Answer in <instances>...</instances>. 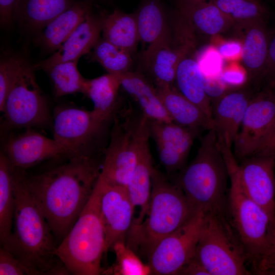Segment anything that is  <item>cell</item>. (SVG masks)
<instances>
[{"mask_svg": "<svg viewBox=\"0 0 275 275\" xmlns=\"http://www.w3.org/2000/svg\"><path fill=\"white\" fill-rule=\"evenodd\" d=\"M76 2L75 0H17L14 19L31 31H40Z\"/></svg>", "mask_w": 275, "mask_h": 275, "instance_id": "cell-27", "label": "cell"}, {"mask_svg": "<svg viewBox=\"0 0 275 275\" xmlns=\"http://www.w3.org/2000/svg\"><path fill=\"white\" fill-rule=\"evenodd\" d=\"M196 58L202 76H215L222 73L224 59L217 48L212 46L206 47Z\"/></svg>", "mask_w": 275, "mask_h": 275, "instance_id": "cell-37", "label": "cell"}, {"mask_svg": "<svg viewBox=\"0 0 275 275\" xmlns=\"http://www.w3.org/2000/svg\"><path fill=\"white\" fill-rule=\"evenodd\" d=\"M274 155H275V153H274Z\"/></svg>", "mask_w": 275, "mask_h": 275, "instance_id": "cell-47", "label": "cell"}, {"mask_svg": "<svg viewBox=\"0 0 275 275\" xmlns=\"http://www.w3.org/2000/svg\"><path fill=\"white\" fill-rule=\"evenodd\" d=\"M90 13L88 1H76L45 26L36 38L37 43L47 51H56Z\"/></svg>", "mask_w": 275, "mask_h": 275, "instance_id": "cell-25", "label": "cell"}, {"mask_svg": "<svg viewBox=\"0 0 275 275\" xmlns=\"http://www.w3.org/2000/svg\"><path fill=\"white\" fill-rule=\"evenodd\" d=\"M242 44L241 58L248 74V80L264 81L270 38L264 22L246 26Z\"/></svg>", "mask_w": 275, "mask_h": 275, "instance_id": "cell-24", "label": "cell"}, {"mask_svg": "<svg viewBox=\"0 0 275 275\" xmlns=\"http://www.w3.org/2000/svg\"><path fill=\"white\" fill-rule=\"evenodd\" d=\"M229 177L228 211L230 221L248 255L251 266L265 254L270 218L246 193L238 176L232 148L221 144Z\"/></svg>", "mask_w": 275, "mask_h": 275, "instance_id": "cell-7", "label": "cell"}, {"mask_svg": "<svg viewBox=\"0 0 275 275\" xmlns=\"http://www.w3.org/2000/svg\"><path fill=\"white\" fill-rule=\"evenodd\" d=\"M178 12L194 32L208 36L224 32L233 22L210 0H183Z\"/></svg>", "mask_w": 275, "mask_h": 275, "instance_id": "cell-22", "label": "cell"}, {"mask_svg": "<svg viewBox=\"0 0 275 275\" xmlns=\"http://www.w3.org/2000/svg\"><path fill=\"white\" fill-rule=\"evenodd\" d=\"M118 75L121 87L136 102L145 117L152 121L173 122L156 87L143 74L130 71Z\"/></svg>", "mask_w": 275, "mask_h": 275, "instance_id": "cell-21", "label": "cell"}, {"mask_svg": "<svg viewBox=\"0 0 275 275\" xmlns=\"http://www.w3.org/2000/svg\"><path fill=\"white\" fill-rule=\"evenodd\" d=\"M134 13L140 41L146 49L160 41L169 32L170 23L159 0H146Z\"/></svg>", "mask_w": 275, "mask_h": 275, "instance_id": "cell-29", "label": "cell"}, {"mask_svg": "<svg viewBox=\"0 0 275 275\" xmlns=\"http://www.w3.org/2000/svg\"><path fill=\"white\" fill-rule=\"evenodd\" d=\"M198 212L178 183L170 181L154 167L146 216L141 225L129 230L126 244L133 251H140L148 257L162 239Z\"/></svg>", "mask_w": 275, "mask_h": 275, "instance_id": "cell-4", "label": "cell"}, {"mask_svg": "<svg viewBox=\"0 0 275 275\" xmlns=\"http://www.w3.org/2000/svg\"><path fill=\"white\" fill-rule=\"evenodd\" d=\"M275 153V124L263 139L256 154H274Z\"/></svg>", "mask_w": 275, "mask_h": 275, "instance_id": "cell-45", "label": "cell"}, {"mask_svg": "<svg viewBox=\"0 0 275 275\" xmlns=\"http://www.w3.org/2000/svg\"><path fill=\"white\" fill-rule=\"evenodd\" d=\"M251 267L252 274L275 275V254L262 257Z\"/></svg>", "mask_w": 275, "mask_h": 275, "instance_id": "cell-41", "label": "cell"}, {"mask_svg": "<svg viewBox=\"0 0 275 275\" xmlns=\"http://www.w3.org/2000/svg\"><path fill=\"white\" fill-rule=\"evenodd\" d=\"M102 163L96 156H74L23 181L60 243L70 232L94 191Z\"/></svg>", "mask_w": 275, "mask_h": 275, "instance_id": "cell-1", "label": "cell"}, {"mask_svg": "<svg viewBox=\"0 0 275 275\" xmlns=\"http://www.w3.org/2000/svg\"><path fill=\"white\" fill-rule=\"evenodd\" d=\"M150 134L159 160L168 173L181 172L199 131L174 122L150 120Z\"/></svg>", "mask_w": 275, "mask_h": 275, "instance_id": "cell-15", "label": "cell"}, {"mask_svg": "<svg viewBox=\"0 0 275 275\" xmlns=\"http://www.w3.org/2000/svg\"><path fill=\"white\" fill-rule=\"evenodd\" d=\"M1 275H33L32 271L9 251L1 247Z\"/></svg>", "mask_w": 275, "mask_h": 275, "instance_id": "cell-38", "label": "cell"}, {"mask_svg": "<svg viewBox=\"0 0 275 275\" xmlns=\"http://www.w3.org/2000/svg\"><path fill=\"white\" fill-rule=\"evenodd\" d=\"M15 209L12 231L2 243L33 275L70 274L54 254L52 231L26 187L20 169L13 167Z\"/></svg>", "mask_w": 275, "mask_h": 275, "instance_id": "cell-2", "label": "cell"}, {"mask_svg": "<svg viewBox=\"0 0 275 275\" xmlns=\"http://www.w3.org/2000/svg\"><path fill=\"white\" fill-rule=\"evenodd\" d=\"M17 0H0V21L1 26L10 24L14 18V12Z\"/></svg>", "mask_w": 275, "mask_h": 275, "instance_id": "cell-43", "label": "cell"}, {"mask_svg": "<svg viewBox=\"0 0 275 275\" xmlns=\"http://www.w3.org/2000/svg\"><path fill=\"white\" fill-rule=\"evenodd\" d=\"M195 256L210 275L252 274L248 255L228 215L205 214Z\"/></svg>", "mask_w": 275, "mask_h": 275, "instance_id": "cell-8", "label": "cell"}, {"mask_svg": "<svg viewBox=\"0 0 275 275\" xmlns=\"http://www.w3.org/2000/svg\"><path fill=\"white\" fill-rule=\"evenodd\" d=\"M185 55L178 65L175 82L177 89L186 98L198 105L212 121L210 99L205 91L202 75L196 58Z\"/></svg>", "mask_w": 275, "mask_h": 275, "instance_id": "cell-28", "label": "cell"}, {"mask_svg": "<svg viewBox=\"0 0 275 275\" xmlns=\"http://www.w3.org/2000/svg\"><path fill=\"white\" fill-rule=\"evenodd\" d=\"M222 76L227 87H240L248 80L246 70L236 64H232L224 67Z\"/></svg>", "mask_w": 275, "mask_h": 275, "instance_id": "cell-39", "label": "cell"}, {"mask_svg": "<svg viewBox=\"0 0 275 275\" xmlns=\"http://www.w3.org/2000/svg\"><path fill=\"white\" fill-rule=\"evenodd\" d=\"M228 182L226 163L215 130L201 139L192 161L180 172L176 181L197 212L228 215Z\"/></svg>", "mask_w": 275, "mask_h": 275, "instance_id": "cell-3", "label": "cell"}, {"mask_svg": "<svg viewBox=\"0 0 275 275\" xmlns=\"http://www.w3.org/2000/svg\"><path fill=\"white\" fill-rule=\"evenodd\" d=\"M102 32L103 39L131 54L140 42L135 13L115 10L103 18Z\"/></svg>", "mask_w": 275, "mask_h": 275, "instance_id": "cell-30", "label": "cell"}, {"mask_svg": "<svg viewBox=\"0 0 275 275\" xmlns=\"http://www.w3.org/2000/svg\"><path fill=\"white\" fill-rule=\"evenodd\" d=\"M120 87L119 75L108 73L86 79L82 93L92 101V111L99 118L111 122L120 107L118 95Z\"/></svg>", "mask_w": 275, "mask_h": 275, "instance_id": "cell-26", "label": "cell"}, {"mask_svg": "<svg viewBox=\"0 0 275 275\" xmlns=\"http://www.w3.org/2000/svg\"><path fill=\"white\" fill-rule=\"evenodd\" d=\"M161 101L173 122L199 132L212 128L211 120L175 86L156 88Z\"/></svg>", "mask_w": 275, "mask_h": 275, "instance_id": "cell-23", "label": "cell"}, {"mask_svg": "<svg viewBox=\"0 0 275 275\" xmlns=\"http://www.w3.org/2000/svg\"><path fill=\"white\" fill-rule=\"evenodd\" d=\"M233 22L246 26L264 22L267 11L258 0H210Z\"/></svg>", "mask_w": 275, "mask_h": 275, "instance_id": "cell-32", "label": "cell"}, {"mask_svg": "<svg viewBox=\"0 0 275 275\" xmlns=\"http://www.w3.org/2000/svg\"><path fill=\"white\" fill-rule=\"evenodd\" d=\"M77 61L60 63L46 71L53 83L56 97L82 92L86 79L77 69Z\"/></svg>", "mask_w": 275, "mask_h": 275, "instance_id": "cell-33", "label": "cell"}, {"mask_svg": "<svg viewBox=\"0 0 275 275\" xmlns=\"http://www.w3.org/2000/svg\"><path fill=\"white\" fill-rule=\"evenodd\" d=\"M102 186L100 217L105 239V253L118 241L126 242L133 210L126 187L109 185L99 176Z\"/></svg>", "mask_w": 275, "mask_h": 275, "instance_id": "cell-16", "label": "cell"}, {"mask_svg": "<svg viewBox=\"0 0 275 275\" xmlns=\"http://www.w3.org/2000/svg\"><path fill=\"white\" fill-rule=\"evenodd\" d=\"M274 91H275V90H274Z\"/></svg>", "mask_w": 275, "mask_h": 275, "instance_id": "cell-48", "label": "cell"}, {"mask_svg": "<svg viewBox=\"0 0 275 275\" xmlns=\"http://www.w3.org/2000/svg\"><path fill=\"white\" fill-rule=\"evenodd\" d=\"M34 68L24 61L6 99L5 128L43 127L51 120L47 101L38 85Z\"/></svg>", "mask_w": 275, "mask_h": 275, "instance_id": "cell-10", "label": "cell"}, {"mask_svg": "<svg viewBox=\"0 0 275 275\" xmlns=\"http://www.w3.org/2000/svg\"><path fill=\"white\" fill-rule=\"evenodd\" d=\"M111 122L99 118L93 111L58 106L53 111V139L68 151L70 157L96 156Z\"/></svg>", "mask_w": 275, "mask_h": 275, "instance_id": "cell-9", "label": "cell"}, {"mask_svg": "<svg viewBox=\"0 0 275 275\" xmlns=\"http://www.w3.org/2000/svg\"><path fill=\"white\" fill-rule=\"evenodd\" d=\"M121 113L114 117L99 177L109 185L126 187L143 148L149 141L150 120L130 109Z\"/></svg>", "mask_w": 275, "mask_h": 275, "instance_id": "cell-6", "label": "cell"}, {"mask_svg": "<svg viewBox=\"0 0 275 275\" xmlns=\"http://www.w3.org/2000/svg\"><path fill=\"white\" fill-rule=\"evenodd\" d=\"M153 168L148 141L143 148L138 163L126 187L133 210L132 224L130 230L141 225L146 216L151 195Z\"/></svg>", "mask_w": 275, "mask_h": 275, "instance_id": "cell-20", "label": "cell"}, {"mask_svg": "<svg viewBox=\"0 0 275 275\" xmlns=\"http://www.w3.org/2000/svg\"><path fill=\"white\" fill-rule=\"evenodd\" d=\"M3 152L13 167L24 170L48 159L70 157L66 149L56 140L31 128L10 136Z\"/></svg>", "mask_w": 275, "mask_h": 275, "instance_id": "cell-17", "label": "cell"}, {"mask_svg": "<svg viewBox=\"0 0 275 275\" xmlns=\"http://www.w3.org/2000/svg\"><path fill=\"white\" fill-rule=\"evenodd\" d=\"M112 249L116 258L112 266L103 270V274L115 275H148L152 274L150 265L144 264L125 242L118 241Z\"/></svg>", "mask_w": 275, "mask_h": 275, "instance_id": "cell-35", "label": "cell"}, {"mask_svg": "<svg viewBox=\"0 0 275 275\" xmlns=\"http://www.w3.org/2000/svg\"><path fill=\"white\" fill-rule=\"evenodd\" d=\"M103 18L89 13L52 56L34 68L46 71L56 64L78 60L81 56L89 52L100 39Z\"/></svg>", "mask_w": 275, "mask_h": 275, "instance_id": "cell-19", "label": "cell"}, {"mask_svg": "<svg viewBox=\"0 0 275 275\" xmlns=\"http://www.w3.org/2000/svg\"><path fill=\"white\" fill-rule=\"evenodd\" d=\"M252 97L246 90L237 89L227 90L214 99L212 123L218 142L232 147Z\"/></svg>", "mask_w": 275, "mask_h": 275, "instance_id": "cell-18", "label": "cell"}, {"mask_svg": "<svg viewBox=\"0 0 275 275\" xmlns=\"http://www.w3.org/2000/svg\"><path fill=\"white\" fill-rule=\"evenodd\" d=\"M13 167L2 152L0 154V242L11 234L15 209Z\"/></svg>", "mask_w": 275, "mask_h": 275, "instance_id": "cell-31", "label": "cell"}, {"mask_svg": "<svg viewBox=\"0 0 275 275\" xmlns=\"http://www.w3.org/2000/svg\"><path fill=\"white\" fill-rule=\"evenodd\" d=\"M93 56L108 73L120 75L130 71L131 54L111 44L104 39H99L93 47Z\"/></svg>", "mask_w": 275, "mask_h": 275, "instance_id": "cell-34", "label": "cell"}, {"mask_svg": "<svg viewBox=\"0 0 275 275\" xmlns=\"http://www.w3.org/2000/svg\"><path fill=\"white\" fill-rule=\"evenodd\" d=\"M217 48L224 60H233L241 57L242 44L238 41L225 42Z\"/></svg>", "mask_w": 275, "mask_h": 275, "instance_id": "cell-42", "label": "cell"}, {"mask_svg": "<svg viewBox=\"0 0 275 275\" xmlns=\"http://www.w3.org/2000/svg\"><path fill=\"white\" fill-rule=\"evenodd\" d=\"M18 56L1 58L0 63V111H2L7 95L24 63Z\"/></svg>", "mask_w": 275, "mask_h": 275, "instance_id": "cell-36", "label": "cell"}, {"mask_svg": "<svg viewBox=\"0 0 275 275\" xmlns=\"http://www.w3.org/2000/svg\"><path fill=\"white\" fill-rule=\"evenodd\" d=\"M240 161L237 172L243 189L271 221L275 212V155L257 154Z\"/></svg>", "mask_w": 275, "mask_h": 275, "instance_id": "cell-14", "label": "cell"}, {"mask_svg": "<svg viewBox=\"0 0 275 275\" xmlns=\"http://www.w3.org/2000/svg\"><path fill=\"white\" fill-rule=\"evenodd\" d=\"M275 124V91L265 87L253 96L233 144L234 156L242 160L256 155Z\"/></svg>", "mask_w": 275, "mask_h": 275, "instance_id": "cell-12", "label": "cell"}, {"mask_svg": "<svg viewBox=\"0 0 275 275\" xmlns=\"http://www.w3.org/2000/svg\"><path fill=\"white\" fill-rule=\"evenodd\" d=\"M273 254H275V212L269 225L267 249L263 257Z\"/></svg>", "mask_w": 275, "mask_h": 275, "instance_id": "cell-46", "label": "cell"}, {"mask_svg": "<svg viewBox=\"0 0 275 275\" xmlns=\"http://www.w3.org/2000/svg\"><path fill=\"white\" fill-rule=\"evenodd\" d=\"M205 214L199 212L162 239L148 256L152 274L176 275L195 256Z\"/></svg>", "mask_w": 275, "mask_h": 275, "instance_id": "cell-11", "label": "cell"}, {"mask_svg": "<svg viewBox=\"0 0 275 275\" xmlns=\"http://www.w3.org/2000/svg\"><path fill=\"white\" fill-rule=\"evenodd\" d=\"M101 182L98 179L93 194L77 220L57 246L54 254L70 274L98 275L103 273L101 262L105 253V239L100 217Z\"/></svg>", "mask_w": 275, "mask_h": 275, "instance_id": "cell-5", "label": "cell"}, {"mask_svg": "<svg viewBox=\"0 0 275 275\" xmlns=\"http://www.w3.org/2000/svg\"><path fill=\"white\" fill-rule=\"evenodd\" d=\"M178 274L210 275L204 265L195 257V256L181 268Z\"/></svg>", "mask_w": 275, "mask_h": 275, "instance_id": "cell-44", "label": "cell"}, {"mask_svg": "<svg viewBox=\"0 0 275 275\" xmlns=\"http://www.w3.org/2000/svg\"><path fill=\"white\" fill-rule=\"evenodd\" d=\"M264 81L266 87L275 90V36L270 39Z\"/></svg>", "mask_w": 275, "mask_h": 275, "instance_id": "cell-40", "label": "cell"}, {"mask_svg": "<svg viewBox=\"0 0 275 275\" xmlns=\"http://www.w3.org/2000/svg\"><path fill=\"white\" fill-rule=\"evenodd\" d=\"M195 44L170 24L166 36L142 55L144 65L149 71L156 88L174 86L176 70L181 59L191 52Z\"/></svg>", "mask_w": 275, "mask_h": 275, "instance_id": "cell-13", "label": "cell"}]
</instances>
